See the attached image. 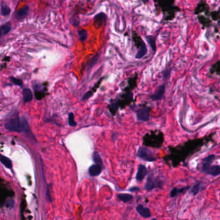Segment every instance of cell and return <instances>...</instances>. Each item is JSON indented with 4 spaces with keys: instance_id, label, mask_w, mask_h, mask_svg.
Listing matches in <instances>:
<instances>
[{
    "instance_id": "obj_17",
    "label": "cell",
    "mask_w": 220,
    "mask_h": 220,
    "mask_svg": "<svg viewBox=\"0 0 220 220\" xmlns=\"http://www.w3.org/2000/svg\"><path fill=\"white\" fill-rule=\"evenodd\" d=\"M11 8L3 2L1 3V14L3 16H7L11 13Z\"/></svg>"
},
{
    "instance_id": "obj_23",
    "label": "cell",
    "mask_w": 220,
    "mask_h": 220,
    "mask_svg": "<svg viewBox=\"0 0 220 220\" xmlns=\"http://www.w3.org/2000/svg\"><path fill=\"white\" fill-rule=\"evenodd\" d=\"M68 124L70 126H73V127L76 126V122L74 120V115L73 113H69L68 115Z\"/></svg>"
},
{
    "instance_id": "obj_3",
    "label": "cell",
    "mask_w": 220,
    "mask_h": 220,
    "mask_svg": "<svg viewBox=\"0 0 220 220\" xmlns=\"http://www.w3.org/2000/svg\"><path fill=\"white\" fill-rule=\"evenodd\" d=\"M137 156L147 162H154L156 160V158L154 157V155L151 150L146 147L142 146L138 149Z\"/></svg>"
},
{
    "instance_id": "obj_16",
    "label": "cell",
    "mask_w": 220,
    "mask_h": 220,
    "mask_svg": "<svg viewBox=\"0 0 220 220\" xmlns=\"http://www.w3.org/2000/svg\"><path fill=\"white\" fill-rule=\"evenodd\" d=\"M118 198L120 201H122L124 203H127V202L130 201L133 199V196L129 194H119L118 195Z\"/></svg>"
},
{
    "instance_id": "obj_9",
    "label": "cell",
    "mask_w": 220,
    "mask_h": 220,
    "mask_svg": "<svg viewBox=\"0 0 220 220\" xmlns=\"http://www.w3.org/2000/svg\"><path fill=\"white\" fill-rule=\"evenodd\" d=\"M107 20V16L104 13L97 14L94 17V25L97 29L100 28Z\"/></svg>"
},
{
    "instance_id": "obj_7",
    "label": "cell",
    "mask_w": 220,
    "mask_h": 220,
    "mask_svg": "<svg viewBox=\"0 0 220 220\" xmlns=\"http://www.w3.org/2000/svg\"><path fill=\"white\" fill-rule=\"evenodd\" d=\"M148 173V170L144 165L140 164L138 166V172L136 174V180L138 181H142Z\"/></svg>"
},
{
    "instance_id": "obj_8",
    "label": "cell",
    "mask_w": 220,
    "mask_h": 220,
    "mask_svg": "<svg viewBox=\"0 0 220 220\" xmlns=\"http://www.w3.org/2000/svg\"><path fill=\"white\" fill-rule=\"evenodd\" d=\"M136 210L138 213L145 218H150L151 216V213L150 209L147 207H144L143 205L139 204L136 207Z\"/></svg>"
},
{
    "instance_id": "obj_13",
    "label": "cell",
    "mask_w": 220,
    "mask_h": 220,
    "mask_svg": "<svg viewBox=\"0 0 220 220\" xmlns=\"http://www.w3.org/2000/svg\"><path fill=\"white\" fill-rule=\"evenodd\" d=\"M147 48L145 43L143 41H142V44H141L140 48L136 55V59L142 58L147 54Z\"/></svg>"
},
{
    "instance_id": "obj_15",
    "label": "cell",
    "mask_w": 220,
    "mask_h": 220,
    "mask_svg": "<svg viewBox=\"0 0 220 220\" xmlns=\"http://www.w3.org/2000/svg\"><path fill=\"white\" fill-rule=\"evenodd\" d=\"M0 160H1V162L2 163V164L4 166H5L7 168L12 169V161L9 159V158L3 156V155H2L1 158H0Z\"/></svg>"
},
{
    "instance_id": "obj_31",
    "label": "cell",
    "mask_w": 220,
    "mask_h": 220,
    "mask_svg": "<svg viewBox=\"0 0 220 220\" xmlns=\"http://www.w3.org/2000/svg\"><path fill=\"white\" fill-rule=\"evenodd\" d=\"M151 220H158V219H156V218H153V219H151Z\"/></svg>"
},
{
    "instance_id": "obj_24",
    "label": "cell",
    "mask_w": 220,
    "mask_h": 220,
    "mask_svg": "<svg viewBox=\"0 0 220 220\" xmlns=\"http://www.w3.org/2000/svg\"><path fill=\"white\" fill-rule=\"evenodd\" d=\"M98 58H99L98 54H97L95 56H94V57H92L91 59V60L89 61V64H88V66H89L90 68H92L97 63V61H98Z\"/></svg>"
},
{
    "instance_id": "obj_27",
    "label": "cell",
    "mask_w": 220,
    "mask_h": 220,
    "mask_svg": "<svg viewBox=\"0 0 220 220\" xmlns=\"http://www.w3.org/2000/svg\"><path fill=\"white\" fill-rule=\"evenodd\" d=\"M92 95V92H87L82 97V101H86L87 99H89Z\"/></svg>"
},
{
    "instance_id": "obj_21",
    "label": "cell",
    "mask_w": 220,
    "mask_h": 220,
    "mask_svg": "<svg viewBox=\"0 0 220 220\" xmlns=\"http://www.w3.org/2000/svg\"><path fill=\"white\" fill-rule=\"evenodd\" d=\"M78 34H79V37H80V40L81 41H85L87 39L88 34L86 30L84 29L80 30L78 32Z\"/></svg>"
},
{
    "instance_id": "obj_11",
    "label": "cell",
    "mask_w": 220,
    "mask_h": 220,
    "mask_svg": "<svg viewBox=\"0 0 220 220\" xmlns=\"http://www.w3.org/2000/svg\"><path fill=\"white\" fill-rule=\"evenodd\" d=\"M29 6H25L24 8H23L22 9L20 10L19 11H17L16 14V18L18 20H22L25 18V17H27L29 14Z\"/></svg>"
},
{
    "instance_id": "obj_10",
    "label": "cell",
    "mask_w": 220,
    "mask_h": 220,
    "mask_svg": "<svg viewBox=\"0 0 220 220\" xmlns=\"http://www.w3.org/2000/svg\"><path fill=\"white\" fill-rule=\"evenodd\" d=\"M101 171H102L101 166L98 164H95L90 167V168L89 169V173L91 176H92V177H97V176H98L101 174Z\"/></svg>"
},
{
    "instance_id": "obj_29",
    "label": "cell",
    "mask_w": 220,
    "mask_h": 220,
    "mask_svg": "<svg viewBox=\"0 0 220 220\" xmlns=\"http://www.w3.org/2000/svg\"><path fill=\"white\" fill-rule=\"evenodd\" d=\"M137 190H139L138 187H134V188H132L130 189V191H137Z\"/></svg>"
},
{
    "instance_id": "obj_6",
    "label": "cell",
    "mask_w": 220,
    "mask_h": 220,
    "mask_svg": "<svg viewBox=\"0 0 220 220\" xmlns=\"http://www.w3.org/2000/svg\"><path fill=\"white\" fill-rule=\"evenodd\" d=\"M165 92V86L164 84H162L157 88V89L156 90L154 93L151 95L150 98L154 101L161 100L163 97Z\"/></svg>"
},
{
    "instance_id": "obj_18",
    "label": "cell",
    "mask_w": 220,
    "mask_h": 220,
    "mask_svg": "<svg viewBox=\"0 0 220 220\" xmlns=\"http://www.w3.org/2000/svg\"><path fill=\"white\" fill-rule=\"evenodd\" d=\"M11 30V25L10 23H6L1 26V34L2 36L7 34Z\"/></svg>"
},
{
    "instance_id": "obj_19",
    "label": "cell",
    "mask_w": 220,
    "mask_h": 220,
    "mask_svg": "<svg viewBox=\"0 0 220 220\" xmlns=\"http://www.w3.org/2000/svg\"><path fill=\"white\" fill-rule=\"evenodd\" d=\"M201 185V182H198L193 185V186L191 189V192L192 193V195L194 196L196 195L199 192Z\"/></svg>"
},
{
    "instance_id": "obj_30",
    "label": "cell",
    "mask_w": 220,
    "mask_h": 220,
    "mask_svg": "<svg viewBox=\"0 0 220 220\" xmlns=\"http://www.w3.org/2000/svg\"><path fill=\"white\" fill-rule=\"evenodd\" d=\"M142 1L144 2V3H146L147 2V0H142Z\"/></svg>"
},
{
    "instance_id": "obj_4",
    "label": "cell",
    "mask_w": 220,
    "mask_h": 220,
    "mask_svg": "<svg viewBox=\"0 0 220 220\" xmlns=\"http://www.w3.org/2000/svg\"><path fill=\"white\" fill-rule=\"evenodd\" d=\"M215 159H216V156L214 155H210L207 157L204 158V159L202 160V165H201V171L202 173H204L206 174L208 168L211 166V164H213V162L214 161Z\"/></svg>"
},
{
    "instance_id": "obj_26",
    "label": "cell",
    "mask_w": 220,
    "mask_h": 220,
    "mask_svg": "<svg viewBox=\"0 0 220 220\" xmlns=\"http://www.w3.org/2000/svg\"><path fill=\"white\" fill-rule=\"evenodd\" d=\"M11 79L12 82L14 84H16V85L21 86V85L23 84V82H22L21 80H20V79H16V78H14V77H11Z\"/></svg>"
},
{
    "instance_id": "obj_1",
    "label": "cell",
    "mask_w": 220,
    "mask_h": 220,
    "mask_svg": "<svg viewBox=\"0 0 220 220\" xmlns=\"http://www.w3.org/2000/svg\"><path fill=\"white\" fill-rule=\"evenodd\" d=\"M5 128L8 131L17 132L24 131L25 133L30 132V128L28 122L25 119H20L18 115L11 118L5 124Z\"/></svg>"
},
{
    "instance_id": "obj_20",
    "label": "cell",
    "mask_w": 220,
    "mask_h": 220,
    "mask_svg": "<svg viewBox=\"0 0 220 220\" xmlns=\"http://www.w3.org/2000/svg\"><path fill=\"white\" fill-rule=\"evenodd\" d=\"M93 159H94V161L95 162L96 164H98V165H99L102 167V165H103L102 160H101L100 155H99V153L98 152L95 151L94 153V154H93Z\"/></svg>"
},
{
    "instance_id": "obj_12",
    "label": "cell",
    "mask_w": 220,
    "mask_h": 220,
    "mask_svg": "<svg viewBox=\"0 0 220 220\" xmlns=\"http://www.w3.org/2000/svg\"><path fill=\"white\" fill-rule=\"evenodd\" d=\"M206 174L213 176V177H217V176L220 174V165H211L208 168Z\"/></svg>"
},
{
    "instance_id": "obj_25",
    "label": "cell",
    "mask_w": 220,
    "mask_h": 220,
    "mask_svg": "<svg viewBox=\"0 0 220 220\" xmlns=\"http://www.w3.org/2000/svg\"><path fill=\"white\" fill-rule=\"evenodd\" d=\"M178 194H180L179 193V190H178V188L177 187H174L171 192H170V196L171 198H173V197H175V196H176L178 195Z\"/></svg>"
},
{
    "instance_id": "obj_28",
    "label": "cell",
    "mask_w": 220,
    "mask_h": 220,
    "mask_svg": "<svg viewBox=\"0 0 220 220\" xmlns=\"http://www.w3.org/2000/svg\"><path fill=\"white\" fill-rule=\"evenodd\" d=\"M171 69H169V70H167L166 72L164 73L163 74V76L165 78H168V76L169 77L170 75H171Z\"/></svg>"
},
{
    "instance_id": "obj_5",
    "label": "cell",
    "mask_w": 220,
    "mask_h": 220,
    "mask_svg": "<svg viewBox=\"0 0 220 220\" xmlns=\"http://www.w3.org/2000/svg\"><path fill=\"white\" fill-rule=\"evenodd\" d=\"M150 108L145 107L139 109L137 112V119L139 121L147 122L150 118Z\"/></svg>"
},
{
    "instance_id": "obj_14",
    "label": "cell",
    "mask_w": 220,
    "mask_h": 220,
    "mask_svg": "<svg viewBox=\"0 0 220 220\" xmlns=\"http://www.w3.org/2000/svg\"><path fill=\"white\" fill-rule=\"evenodd\" d=\"M23 100L25 102H29L32 101V93L30 89L29 88L24 89L23 91Z\"/></svg>"
},
{
    "instance_id": "obj_22",
    "label": "cell",
    "mask_w": 220,
    "mask_h": 220,
    "mask_svg": "<svg viewBox=\"0 0 220 220\" xmlns=\"http://www.w3.org/2000/svg\"><path fill=\"white\" fill-rule=\"evenodd\" d=\"M147 39L149 43V45H150L152 50L155 52L156 50V41H155V38L154 37L152 36H148L147 37Z\"/></svg>"
},
{
    "instance_id": "obj_2",
    "label": "cell",
    "mask_w": 220,
    "mask_h": 220,
    "mask_svg": "<svg viewBox=\"0 0 220 220\" xmlns=\"http://www.w3.org/2000/svg\"><path fill=\"white\" fill-rule=\"evenodd\" d=\"M163 186V181L158 179L157 178L154 177L153 174L151 173L148 175L144 188L147 191H152V189L156 188L161 189Z\"/></svg>"
}]
</instances>
